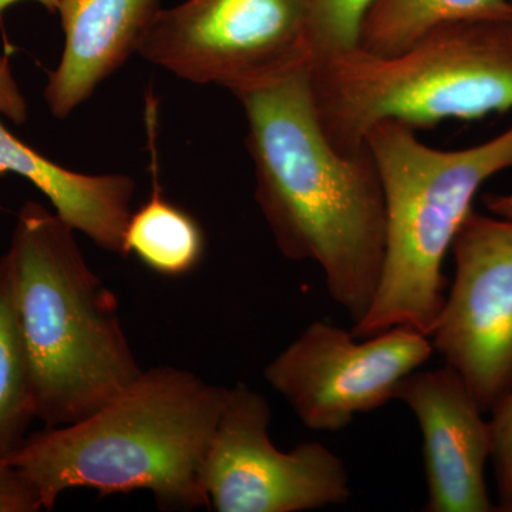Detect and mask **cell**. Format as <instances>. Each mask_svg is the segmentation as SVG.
<instances>
[{
	"label": "cell",
	"mask_w": 512,
	"mask_h": 512,
	"mask_svg": "<svg viewBox=\"0 0 512 512\" xmlns=\"http://www.w3.org/2000/svg\"><path fill=\"white\" fill-rule=\"evenodd\" d=\"M396 400L412 410L423 437L427 512H497L485 481L493 454L490 420L463 377L448 365L416 370Z\"/></svg>",
	"instance_id": "10"
},
{
	"label": "cell",
	"mask_w": 512,
	"mask_h": 512,
	"mask_svg": "<svg viewBox=\"0 0 512 512\" xmlns=\"http://www.w3.org/2000/svg\"><path fill=\"white\" fill-rule=\"evenodd\" d=\"M365 143L382 180L386 248L375 298L352 332L369 338L410 326L430 338L446 301L444 259L481 185L512 168V127L478 146L439 150L386 120Z\"/></svg>",
	"instance_id": "5"
},
{
	"label": "cell",
	"mask_w": 512,
	"mask_h": 512,
	"mask_svg": "<svg viewBox=\"0 0 512 512\" xmlns=\"http://www.w3.org/2000/svg\"><path fill=\"white\" fill-rule=\"evenodd\" d=\"M451 252L453 284L430 340L487 413L512 387V221L471 211Z\"/></svg>",
	"instance_id": "9"
},
{
	"label": "cell",
	"mask_w": 512,
	"mask_h": 512,
	"mask_svg": "<svg viewBox=\"0 0 512 512\" xmlns=\"http://www.w3.org/2000/svg\"><path fill=\"white\" fill-rule=\"evenodd\" d=\"M357 339L316 320L265 367L266 382L306 429L340 431L396 400L403 380L434 352L429 336L410 326Z\"/></svg>",
	"instance_id": "7"
},
{
	"label": "cell",
	"mask_w": 512,
	"mask_h": 512,
	"mask_svg": "<svg viewBox=\"0 0 512 512\" xmlns=\"http://www.w3.org/2000/svg\"><path fill=\"white\" fill-rule=\"evenodd\" d=\"M0 114L15 124L25 123L28 106L13 77L8 56L0 57Z\"/></svg>",
	"instance_id": "19"
},
{
	"label": "cell",
	"mask_w": 512,
	"mask_h": 512,
	"mask_svg": "<svg viewBox=\"0 0 512 512\" xmlns=\"http://www.w3.org/2000/svg\"><path fill=\"white\" fill-rule=\"evenodd\" d=\"M508 18L510 0H376L363 20L359 46L393 56L444 23Z\"/></svg>",
	"instance_id": "14"
},
{
	"label": "cell",
	"mask_w": 512,
	"mask_h": 512,
	"mask_svg": "<svg viewBox=\"0 0 512 512\" xmlns=\"http://www.w3.org/2000/svg\"><path fill=\"white\" fill-rule=\"evenodd\" d=\"M74 232L56 212L28 201L6 252L33 413L45 427L92 416L143 373L116 296L87 265Z\"/></svg>",
	"instance_id": "3"
},
{
	"label": "cell",
	"mask_w": 512,
	"mask_h": 512,
	"mask_svg": "<svg viewBox=\"0 0 512 512\" xmlns=\"http://www.w3.org/2000/svg\"><path fill=\"white\" fill-rule=\"evenodd\" d=\"M493 461L497 483V512H512V387L491 409Z\"/></svg>",
	"instance_id": "17"
},
{
	"label": "cell",
	"mask_w": 512,
	"mask_h": 512,
	"mask_svg": "<svg viewBox=\"0 0 512 512\" xmlns=\"http://www.w3.org/2000/svg\"><path fill=\"white\" fill-rule=\"evenodd\" d=\"M138 53L234 96L259 89L312 66L308 0H185L158 12Z\"/></svg>",
	"instance_id": "6"
},
{
	"label": "cell",
	"mask_w": 512,
	"mask_h": 512,
	"mask_svg": "<svg viewBox=\"0 0 512 512\" xmlns=\"http://www.w3.org/2000/svg\"><path fill=\"white\" fill-rule=\"evenodd\" d=\"M227 394L190 370L153 367L92 416L29 434L6 460L35 484L46 511L73 488L150 491L167 511L210 507L202 468Z\"/></svg>",
	"instance_id": "2"
},
{
	"label": "cell",
	"mask_w": 512,
	"mask_h": 512,
	"mask_svg": "<svg viewBox=\"0 0 512 512\" xmlns=\"http://www.w3.org/2000/svg\"><path fill=\"white\" fill-rule=\"evenodd\" d=\"M161 0H60L64 33L59 66L49 72L45 101L67 119L107 77L140 50Z\"/></svg>",
	"instance_id": "11"
},
{
	"label": "cell",
	"mask_w": 512,
	"mask_h": 512,
	"mask_svg": "<svg viewBox=\"0 0 512 512\" xmlns=\"http://www.w3.org/2000/svg\"><path fill=\"white\" fill-rule=\"evenodd\" d=\"M510 3H511V5H512V0H510Z\"/></svg>",
	"instance_id": "22"
},
{
	"label": "cell",
	"mask_w": 512,
	"mask_h": 512,
	"mask_svg": "<svg viewBox=\"0 0 512 512\" xmlns=\"http://www.w3.org/2000/svg\"><path fill=\"white\" fill-rule=\"evenodd\" d=\"M19 2H23V0H0V15H2L9 6ZM33 2L39 3L43 8L49 10L50 13H57V9H59L60 5V0H33Z\"/></svg>",
	"instance_id": "21"
},
{
	"label": "cell",
	"mask_w": 512,
	"mask_h": 512,
	"mask_svg": "<svg viewBox=\"0 0 512 512\" xmlns=\"http://www.w3.org/2000/svg\"><path fill=\"white\" fill-rule=\"evenodd\" d=\"M485 208L498 218L512 221V192L510 194H487L483 198Z\"/></svg>",
	"instance_id": "20"
},
{
	"label": "cell",
	"mask_w": 512,
	"mask_h": 512,
	"mask_svg": "<svg viewBox=\"0 0 512 512\" xmlns=\"http://www.w3.org/2000/svg\"><path fill=\"white\" fill-rule=\"evenodd\" d=\"M313 109L335 150L366 147L370 127L399 121L427 130L512 110V18L448 22L393 56L362 47L326 53L311 67Z\"/></svg>",
	"instance_id": "4"
},
{
	"label": "cell",
	"mask_w": 512,
	"mask_h": 512,
	"mask_svg": "<svg viewBox=\"0 0 512 512\" xmlns=\"http://www.w3.org/2000/svg\"><path fill=\"white\" fill-rule=\"evenodd\" d=\"M35 419L28 355L20 330L12 268L0 255V458H6L28 436Z\"/></svg>",
	"instance_id": "15"
},
{
	"label": "cell",
	"mask_w": 512,
	"mask_h": 512,
	"mask_svg": "<svg viewBox=\"0 0 512 512\" xmlns=\"http://www.w3.org/2000/svg\"><path fill=\"white\" fill-rule=\"evenodd\" d=\"M264 394L229 387L202 468V488L217 512H303L345 505L352 497L345 461L318 441L281 451L269 437Z\"/></svg>",
	"instance_id": "8"
},
{
	"label": "cell",
	"mask_w": 512,
	"mask_h": 512,
	"mask_svg": "<svg viewBox=\"0 0 512 512\" xmlns=\"http://www.w3.org/2000/svg\"><path fill=\"white\" fill-rule=\"evenodd\" d=\"M42 510L45 508L35 484L6 458H0V512Z\"/></svg>",
	"instance_id": "18"
},
{
	"label": "cell",
	"mask_w": 512,
	"mask_h": 512,
	"mask_svg": "<svg viewBox=\"0 0 512 512\" xmlns=\"http://www.w3.org/2000/svg\"><path fill=\"white\" fill-rule=\"evenodd\" d=\"M153 151V194L131 212L124 231V256L134 255L144 266L165 278H181L201 264L205 235L200 222L168 201L158 183L156 148Z\"/></svg>",
	"instance_id": "13"
},
{
	"label": "cell",
	"mask_w": 512,
	"mask_h": 512,
	"mask_svg": "<svg viewBox=\"0 0 512 512\" xmlns=\"http://www.w3.org/2000/svg\"><path fill=\"white\" fill-rule=\"evenodd\" d=\"M5 174L26 178L74 231L104 251L124 256V231L136 192L133 178L67 170L13 136L0 121V175Z\"/></svg>",
	"instance_id": "12"
},
{
	"label": "cell",
	"mask_w": 512,
	"mask_h": 512,
	"mask_svg": "<svg viewBox=\"0 0 512 512\" xmlns=\"http://www.w3.org/2000/svg\"><path fill=\"white\" fill-rule=\"evenodd\" d=\"M376 0H308L309 40L315 59L359 46L360 29Z\"/></svg>",
	"instance_id": "16"
},
{
	"label": "cell",
	"mask_w": 512,
	"mask_h": 512,
	"mask_svg": "<svg viewBox=\"0 0 512 512\" xmlns=\"http://www.w3.org/2000/svg\"><path fill=\"white\" fill-rule=\"evenodd\" d=\"M311 67L235 97L248 124L255 200L276 247L318 264L330 298L357 325L383 271V185L369 147L342 154L329 143L313 109Z\"/></svg>",
	"instance_id": "1"
}]
</instances>
